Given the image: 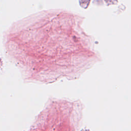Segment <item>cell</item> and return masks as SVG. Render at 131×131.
<instances>
[]
</instances>
